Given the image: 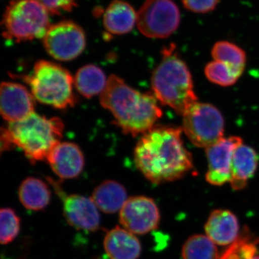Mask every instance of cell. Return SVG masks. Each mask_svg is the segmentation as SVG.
Segmentation results:
<instances>
[{"label":"cell","instance_id":"obj_9","mask_svg":"<svg viewBox=\"0 0 259 259\" xmlns=\"http://www.w3.org/2000/svg\"><path fill=\"white\" fill-rule=\"evenodd\" d=\"M42 39L48 54L61 61L76 59L86 47L84 31L78 24L71 20H64L51 25Z\"/></svg>","mask_w":259,"mask_h":259},{"label":"cell","instance_id":"obj_19","mask_svg":"<svg viewBox=\"0 0 259 259\" xmlns=\"http://www.w3.org/2000/svg\"><path fill=\"white\" fill-rule=\"evenodd\" d=\"M97 208L107 214L120 210L127 199L125 187L113 180H107L97 186L91 197Z\"/></svg>","mask_w":259,"mask_h":259},{"label":"cell","instance_id":"obj_5","mask_svg":"<svg viewBox=\"0 0 259 259\" xmlns=\"http://www.w3.org/2000/svg\"><path fill=\"white\" fill-rule=\"evenodd\" d=\"M30 86L34 98L57 109H66L76 104L73 90L74 80L69 71L52 61L35 63L30 75L23 76Z\"/></svg>","mask_w":259,"mask_h":259},{"label":"cell","instance_id":"obj_14","mask_svg":"<svg viewBox=\"0 0 259 259\" xmlns=\"http://www.w3.org/2000/svg\"><path fill=\"white\" fill-rule=\"evenodd\" d=\"M47 160L53 171L63 180L76 178L84 166L81 149L72 143H59L49 153Z\"/></svg>","mask_w":259,"mask_h":259},{"label":"cell","instance_id":"obj_20","mask_svg":"<svg viewBox=\"0 0 259 259\" xmlns=\"http://www.w3.org/2000/svg\"><path fill=\"white\" fill-rule=\"evenodd\" d=\"M19 199L25 208L30 210H42L51 201V191L47 183L34 177H29L22 182L18 191Z\"/></svg>","mask_w":259,"mask_h":259},{"label":"cell","instance_id":"obj_18","mask_svg":"<svg viewBox=\"0 0 259 259\" xmlns=\"http://www.w3.org/2000/svg\"><path fill=\"white\" fill-rule=\"evenodd\" d=\"M258 164V156L253 148L242 144L233 153L230 183L235 190H243L253 177Z\"/></svg>","mask_w":259,"mask_h":259},{"label":"cell","instance_id":"obj_23","mask_svg":"<svg viewBox=\"0 0 259 259\" xmlns=\"http://www.w3.org/2000/svg\"><path fill=\"white\" fill-rule=\"evenodd\" d=\"M183 259H218L219 253L215 243L206 235L190 237L183 245Z\"/></svg>","mask_w":259,"mask_h":259},{"label":"cell","instance_id":"obj_3","mask_svg":"<svg viewBox=\"0 0 259 259\" xmlns=\"http://www.w3.org/2000/svg\"><path fill=\"white\" fill-rule=\"evenodd\" d=\"M64 128L62 120L58 117L47 118L34 112L2 128V151L18 147L32 163L44 161L61 142Z\"/></svg>","mask_w":259,"mask_h":259},{"label":"cell","instance_id":"obj_26","mask_svg":"<svg viewBox=\"0 0 259 259\" xmlns=\"http://www.w3.org/2000/svg\"><path fill=\"white\" fill-rule=\"evenodd\" d=\"M0 241L3 245H8L18 236L20 231V218L14 209L3 208L0 212Z\"/></svg>","mask_w":259,"mask_h":259},{"label":"cell","instance_id":"obj_24","mask_svg":"<svg viewBox=\"0 0 259 259\" xmlns=\"http://www.w3.org/2000/svg\"><path fill=\"white\" fill-rule=\"evenodd\" d=\"M258 241L250 239L248 231L240 234L236 241L220 255L218 259H250L258 254L257 243Z\"/></svg>","mask_w":259,"mask_h":259},{"label":"cell","instance_id":"obj_17","mask_svg":"<svg viewBox=\"0 0 259 259\" xmlns=\"http://www.w3.org/2000/svg\"><path fill=\"white\" fill-rule=\"evenodd\" d=\"M138 13L123 0H113L103 15V26L110 35H125L137 25Z\"/></svg>","mask_w":259,"mask_h":259},{"label":"cell","instance_id":"obj_16","mask_svg":"<svg viewBox=\"0 0 259 259\" xmlns=\"http://www.w3.org/2000/svg\"><path fill=\"white\" fill-rule=\"evenodd\" d=\"M104 248L110 259H138L142 250L137 237L119 226L107 232Z\"/></svg>","mask_w":259,"mask_h":259},{"label":"cell","instance_id":"obj_28","mask_svg":"<svg viewBox=\"0 0 259 259\" xmlns=\"http://www.w3.org/2000/svg\"><path fill=\"white\" fill-rule=\"evenodd\" d=\"M220 0H182L186 9L195 13H207L215 9Z\"/></svg>","mask_w":259,"mask_h":259},{"label":"cell","instance_id":"obj_7","mask_svg":"<svg viewBox=\"0 0 259 259\" xmlns=\"http://www.w3.org/2000/svg\"><path fill=\"white\" fill-rule=\"evenodd\" d=\"M182 117L184 132L197 147L206 149L224 138V118L214 105L197 101Z\"/></svg>","mask_w":259,"mask_h":259},{"label":"cell","instance_id":"obj_22","mask_svg":"<svg viewBox=\"0 0 259 259\" xmlns=\"http://www.w3.org/2000/svg\"><path fill=\"white\" fill-rule=\"evenodd\" d=\"M212 56L214 61L228 65L241 77L246 64V55L243 49L233 42L223 40L214 44Z\"/></svg>","mask_w":259,"mask_h":259},{"label":"cell","instance_id":"obj_4","mask_svg":"<svg viewBox=\"0 0 259 259\" xmlns=\"http://www.w3.org/2000/svg\"><path fill=\"white\" fill-rule=\"evenodd\" d=\"M161 54V62L151 77L153 94L158 101L182 116L197 102L192 75L173 44L165 47Z\"/></svg>","mask_w":259,"mask_h":259},{"label":"cell","instance_id":"obj_29","mask_svg":"<svg viewBox=\"0 0 259 259\" xmlns=\"http://www.w3.org/2000/svg\"><path fill=\"white\" fill-rule=\"evenodd\" d=\"M250 259H259V254H256L255 256H253V258Z\"/></svg>","mask_w":259,"mask_h":259},{"label":"cell","instance_id":"obj_2","mask_svg":"<svg viewBox=\"0 0 259 259\" xmlns=\"http://www.w3.org/2000/svg\"><path fill=\"white\" fill-rule=\"evenodd\" d=\"M158 102L153 94L134 90L116 75L109 77L100 95L102 106L111 112L115 125L133 136L146 134L161 118Z\"/></svg>","mask_w":259,"mask_h":259},{"label":"cell","instance_id":"obj_12","mask_svg":"<svg viewBox=\"0 0 259 259\" xmlns=\"http://www.w3.org/2000/svg\"><path fill=\"white\" fill-rule=\"evenodd\" d=\"M243 144L237 136L223 138L215 144L206 148L208 170L205 179L210 185L221 186L231 180V169L233 153Z\"/></svg>","mask_w":259,"mask_h":259},{"label":"cell","instance_id":"obj_6","mask_svg":"<svg viewBox=\"0 0 259 259\" xmlns=\"http://www.w3.org/2000/svg\"><path fill=\"white\" fill-rule=\"evenodd\" d=\"M49 14L37 0H13L3 14V36L17 42L42 38L51 26Z\"/></svg>","mask_w":259,"mask_h":259},{"label":"cell","instance_id":"obj_15","mask_svg":"<svg viewBox=\"0 0 259 259\" xmlns=\"http://www.w3.org/2000/svg\"><path fill=\"white\" fill-rule=\"evenodd\" d=\"M204 230L206 236L216 245H231L240 236L238 218L227 209L212 211L207 219Z\"/></svg>","mask_w":259,"mask_h":259},{"label":"cell","instance_id":"obj_27","mask_svg":"<svg viewBox=\"0 0 259 259\" xmlns=\"http://www.w3.org/2000/svg\"><path fill=\"white\" fill-rule=\"evenodd\" d=\"M51 15L71 12L77 5V0H37Z\"/></svg>","mask_w":259,"mask_h":259},{"label":"cell","instance_id":"obj_11","mask_svg":"<svg viewBox=\"0 0 259 259\" xmlns=\"http://www.w3.org/2000/svg\"><path fill=\"white\" fill-rule=\"evenodd\" d=\"M160 219L157 204L153 199L145 196L130 197L119 214L122 228L137 235L146 234L156 230Z\"/></svg>","mask_w":259,"mask_h":259},{"label":"cell","instance_id":"obj_25","mask_svg":"<svg viewBox=\"0 0 259 259\" xmlns=\"http://www.w3.org/2000/svg\"><path fill=\"white\" fill-rule=\"evenodd\" d=\"M204 74L209 81L221 87L232 86L240 78L228 65L214 60L206 65Z\"/></svg>","mask_w":259,"mask_h":259},{"label":"cell","instance_id":"obj_1","mask_svg":"<svg viewBox=\"0 0 259 259\" xmlns=\"http://www.w3.org/2000/svg\"><path fill=\"white\" fill-rule=\"evenodd\" d=\"M181 127L154 126L136 145V166L151 183L180 180L194 168L191 153L184 146Z\"/></svg>","mask_w":259,"mask_h":259},{"label":"cell","instance_id":"obj_10","mask_svg":"<svg viewBox=\"0 0 259 259\" xmlns=\"http://www.w3.org/2000/svg\"><path fill=\"white\" fill-rule=\"evenodd\" d=\"M49 181L62 201L64 216L70 226L79 231L89 232H95L100 228V213L92 198L78 194H66L58 182L50 178Z\"/></svg>","mask_w":259,"mask_h":259},{"label":"cell","instance_id":"obj_21","mask_svg":"<svg viewBox=\"0 0 259 259\" xmlns=\"http://www.w3.org/2000/svg\"><path fill=\"white\" fill-rule=\"evenodd\" d=\"M107 80L103 71L95 65L83 66L76 73L74 85L82 96L90 98L102 94L106 88Z\"/></svg>","mask_w":259,"mask_h":259},{"label":"cell","instance_id":"obj_8","mask_svg":"<svg viewBox=\"0 0 259 259\" xmlns=\"http://www.w3.org/2000/svg\"><path fill=\"white\" fill-rule=\"evenodd\" d=\"M180 9L172 0H146L138 12L140 32L151 38H166L180 26Z\"/></svg>","mask_w":259,"mask_h":259},{"label":"cell","instance_id":"obj_13","mask_svg":"<svg viewBox=\"0 0 259 259\" xmlns=\"http://www.w3.org/2000/svg\"><path fill=\"white\" fill-rule=\"evenodd\" d=\"M35 98L20 83L3 82L0 90V105L3 118L10 122L23 120L34 113Z\"/></svg>","mask_w":259,"mask_h":259}]
</instances>
